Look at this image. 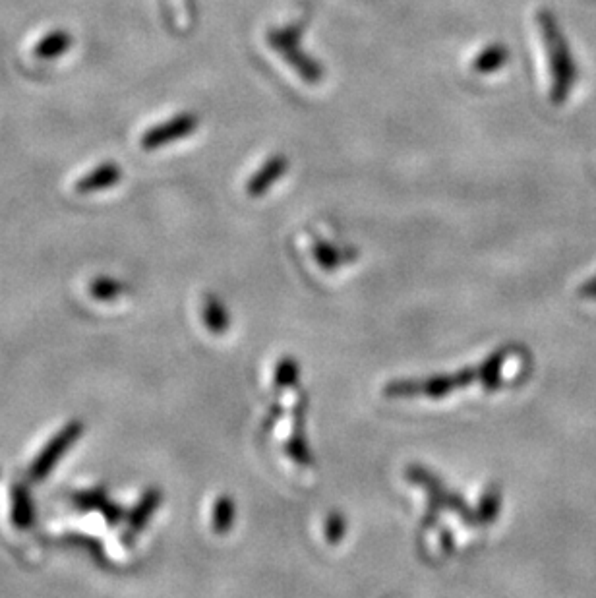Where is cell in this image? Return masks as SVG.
<instances>
[{"label":"cell","instance_id":"1","mask_svg":"<svg viewBox=\"0 0 596 598\" xmlns=\"http://www.w3.org/2000/svg\"><path fill=\"white\" fill-rule=\"evenodd\" d=\"M537 26L546 60L550 64V99L554 105H562L566 103L577 78L573 55L569 51L566 35L550 10L538 12Z\"/></svg>","mask_w":596,"mask_h":598},{"label":"cell","instance_id":"2","mask_svg":"<svg viewBox=\"0 0 596 598\" xmlns=\"http://www.w3.org/2000/svg\"><path fill=\"white\" fill-rule=\"evenodd\" d=\"M300 33L302 28H298V24L271 30L268 33V43L275 53L281 55V59L287 60L295 68V72L306 84H320L324 80V68L318 60L310 59L302 51Z\"/></svg>","mask_w":596,"mask_h":598},{"label":"cell","instance_id":"3","mask_svg":"<svg viewBox=\"0 0 596 598\" xmlns=\"http://www.w3.org/2000/svg\"><path fill=\"white\" fill-rule=\"evenodd\" d=\"M86 432V424L82 420H70L60 428L59 434L47 442V446L39 451L35 461L31 463L30 479L33 482H43L47 479L53 469L60 463L66 451L74 448V444L82 438Z\"/></svg>","mask_w":596,"mask_h":598},{"label":"cell","instance_id":"4","mask_svg":"<svg viewBox=\"0 0 596 598\" xmlns=\"http://www.w3.org/2000/svg\"><path fill=\"white\" fill-rule=\"evenodd\" d=\"M198 128H200V117L196 113L184 111L148 128L140 138V148L146 151L161 150L169 144L190 138Z\"/></svg>","mask_w":596,"mask_h":598},{"label":"cell","instance_id":"5","mask_svg":"<svg viewBox=\"0 0 596 598\" xmlns=\"http://www.w3.org/2000/svg\"><path fill=\"white\" fill-rule=\"evenodd\" d=\"M163 504V492L159 488H148L142 498L138 500V504L132 508V511L126 515L124 521V531H122V542L126 546H132L134 540L138 539V535L146 529L151 521V517L155 515V511Z\"/></svg>","mask_w":596,"mask_h":598},{"label":"cell","instance_id":"6","mask_svg":"<svg viewBox=\"0 0 596 598\" xmlns=\"http://www.w3.org/2000/svg\"><path fill=\"white\" fill-rule=\"evenodd\" d=\"M72 504L80 511H99L109 527H117L126 521V511L109 498L105 488H90L76 492L72 496Z\"/></svg>","mask_w":596,"mask_h":598},{"label":"cell","instance_id":"7","mask_svg":"<svg viewBox=\"0 0 596 598\" xmlns=\"http://www.w3.org/2000/svg\"><path fill=\"white\" fill-rule=\"evenodd\" d=\"M122 167L117 161H103L97 167H93L88 175L80 177L74 184V190L78 194H95V192H103L107 188L117 186L122 180Z\"/></svg>","mask_w":596,"mask_h":598},{"label":"cell","instance_id":"8","mask_svg":"<svg viewBox=\"0 0 596 598\" xmlns=\"http://www.w3.org/2000/svg\"><path fill=\"white\" fill-rule=\"evenodd\" d=\"M477 380H480L478 368H465L455 374H442V376H432L428 380H422V393L428 395L430 399H442L451 391L467 388Z\"/></svg>","mask_w":596,"mask_h":598},{"label":"cell","instance_id":"9","mask_svg":"<svg viewBox=\"0 0 596 598\" xmlns=\"http://www.w3.org/2000/svg\"><path fill=\"white\" fill-rule=\"evenodd\" d=\"M289 171V159L283 155H275L268 159L246 182V192L252 198H260L269 188Z\"/></svg>","mask_w":596,"mask_h":598},{"label":"cell","instance_id":"10","mask_svg":"<svg viewBox=\"0 0 596 598\" xmlns=\"http://www.w3.org/2000/svg\"><path fill=\"white\" fill-rule=\"evenodd\" d=\"M74 47V35L68 30L47 31L33 47V57L41 60L60 59Z\"/></svg>","mask_w":596,"mask_h":598},{"label":"cell","instance_id":"11","mask_svg":"<svg viewBox=\"0 0 596 598\" xmlns=\"http://www.w3.org/2000/svg\"><path fill=\"white\" fill-rule=\"evenodd\" d=\"M12 523L20 531H28L35 523V508L30 488L22 482H16L12 486Z\"/></svg>","mask_w":596,"mask_h":598},{"label":"cell","instance_id":"12","mask_svg":"<svg viewBox=\"0 0 596 598\" xmlns=\"http://www.w3.org/2000/svg\"><path fill=\"white\" fill-rule=\"evenodd\" d=\"M202 320H204L206 328H208L211 333H215V335L225 333V331L229 329V326H231V316H229L225 304L217 299V297H213V295H208V297L204 299V306H202Z\"/></svg>","mask_w":596,"mask_h":598},{"label":"cell","instance_id":"13","mask_svg":"<svg viewBox=\"0 0 596 598\" xmlns=\"http://www.w3.org/2000/svg\"><path fill=\"white\" fill-rule=\"evenodd\" d=\"M511 355V349H498L492 357H488V360H484V364L478 368L480 370V382L484 389L488 391H496V389L502 388V368L506 364V360Z\"/></svg>","mask_w":596,"mask_h":598},{"label":"cell","instance_id":"14","mask_svg":"<svg viewBox=\"0 0 596 598\" xmlns=\"http://www.w3.org/2000/svg\"><path fill=\"white\" fill-rule=\"evenodd\" d=\"M509 60V51L506 45L502 43H494L484 47L477 55V59L473 60V68L478 74H494L496 70L504 68Z\"/></svg>","mask_w":596,"mask_h":598},{"label":"cell","instance_id":"15","mask_svg":"<svg viewBox=\"0 0 596 598\" xmlns=\"http://www.w3.org/2000/svg\"><path fill=\"white\" fill-rule=\"evenodd\" d=\"M128 285L115 277H95L90 283V295L101 302H113L128 293Z\"/></svg>","mask_w":596,"mask_h":598},{"label":"cell","instance_id":"16","mask_svg":"<svg viewBox=\"0 0 596 598\" xmlns=\"http://www.w3.org/2000/svg\"><path fill=\"white\" fill-rule=\"evenodd\" d=\"M235 523V502L229 496H221L213 508V531L225 535Z\"/></svg>","mask_w":596,"mask_h":598},{"label":"cell","instance_id":"17","mask_svg":"<svg viewBox=\"0 0 596 598\" xmlns=\"http://www.w3.org/2000/svg\"><path fill=\"white\" fill-rule=\"evenodd\" d=\"M500 504H502V496L498 488H488L486 494L480 500V506L477 509L478 525H490L494 523V519L500 513Z\"/></svg>","mask_w":596,"mask_h":598},{"label":"cell","instance_id":"18","mask_svg":"<svg viewBox=\"0 0 596 598\" xmlns=\"http://www.w3.org/2000/svg\"><path fill=\"white\" fill-rule=\"evenodd\" d=\"M298 364L297 360L291 357L279 360L277 370H275V388L289 389L297 384Z\"/></svg>","mask_w":596,"mask_h":598},{"label":"cell","instance_id":"19","mask_svg":"<svg viewBox=\"0 0 596 598\" xmlns=\"http://www.w3.org/2000/svg\"><path fill=\"white\" fill-rule=\"evenodd\" d=\"M314 254H316V262L324 268V270H335L341 262H345L343 254L339 250H335L333 246H329L326 242L318 240L314 244Z\"/></svg>","mask_w":596,"mask_h":598},{"label":"cell","instance_id":"20","mask_svg":"<svg viewBox=\"0 0 596 598\" xmlns=\"http://www.w3.org/2000/svg\"><path fill=\"white\" fill-rule=\"evenodd\" d=\"M287 453H289L297 463L304 465V467L312 465V453H310V449L306 446V438H304L302 430H297L295 436L287 442Z\"/></svg>","mask_w":596,"mask_h":598},{"label":"cell","instance_id":"21","mask_svg":"<svg viewBox=\"0 0 596 598\" xmlns=\"http://www.w3.org/2000/svg\"><path fill=\"white\" fill-rule=\"evenodd\" d=\"M384 393L388 397H415L422 393V380H399V382H391L386 388Z\"/></svg>","mask_w":596,"mask_h":598},{"label":"cell","instance_id":"22","mask_svg":"<svg viewBox=\"0 0 596 598\" xmlns=\"http://www.w3.org/2000/svg\"><path fill=\"white\" fill-rule=\"evenodd\" d=\"M345 529H347V523H345L343 515H339V513L329 515L328 523H326V539L331 544H337L339 540L343 539Z\"/></svg>","mask_w":596,"mask_h":598},{"label":"cell","instance_id":"23","mask_svg":"<svg viewBox=\"0 0 596 598\" xmlns=\"http://www.w3.org/2000/svg\"><path fill=\"white\" fill-rule=\"evenodd\" d=\"M407 479L411 480V482H415V484L424 486L426 490H430V488L442 484V482L436 479L430 471H426V469H422V467H411V469L407 471Z\"/></svg>","mask_w":596,"mask_h":598},{"label":"cell","instance_id":"24","mask_svg":"<svg viewBox=\"0 0 596 598\" xmlns=\"http://www.w3.org/2000/svg\"><path fill=\"white\" fill-rule=\"evenodd\" d=\"M579 297H583V299H595L596 277H591L587 283L581 285V289H579Z\"/></svg>","mask_w":596,"mask_h":598},{"label":"cell","instance_id":"25","mask_svg":"<svg viewBox=\"0 0 596 598\" xmlns=\"http://www.w3.org/2000/svg\"><path fill=\"white\" fill-rule=\"evenodd\" d=\"M442 544H444L447 552L453 550V537H451V533L447 529H444V533H442Z\"/></svg>","mask_w":596,"mask_h":598},{"label":"cell","instance_id":"26","mask_svg":"<svg viewBox=\"0 0 596 598\" xmlns=\"http://www.w3.org/2000/svg\"><path fill=\"white\" fill-rule=\"evenodd\" d=\"M595 300H596V297H595Z\"/></svg>","mask_w":596,"mask_h":598}]
</instances>
